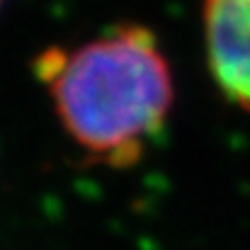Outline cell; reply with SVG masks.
I'll return each instance as SVG.
<instances>
[{
    "instance_id": "cell-1",
    "label": "cell",
    "mask_w": 250,
    "mask_h": 250,
    "mask_svg": "<svg viewBox=\"0 0 250 250\" xmlns=\"http://www.w3.org/2000/svg\"><path fill=\"white\" fill-rule=\"evenodd\" d=\"M37 76L68 136L114 167L141 158L172 107L170 66L141 24L117 27L78 49H46Z\"/></svg>"
},
{
    "instance_id": "cell-2",
    "label": "cell",
    "mask_w": 250,
    "mask_h": 250,
    "mask_svg": "<svg viewBox=\"0 0 250 250\" xmlns=\"http://www.w3.org/2000/svg\"><path fill=\"white\" fill-rule=\"evenodd\" d=\"M204 44L214 83L250 112V0H204Z\"/></svg>"
},
{
    "instance_id": "cell-3",
    "label": "cell",
    "mask_w": 250,
    "mask_h": 250,
    "mask_svg": "<svg viewBox=\"0 0 250 250\" xmlns=\"http://www.w3.org/2000/svg\"><path fill=\"white\" fill-rule=\"evenodd\" d=\"M0 2H2V0H0Z\"/></svg>"
}]
</instances>
